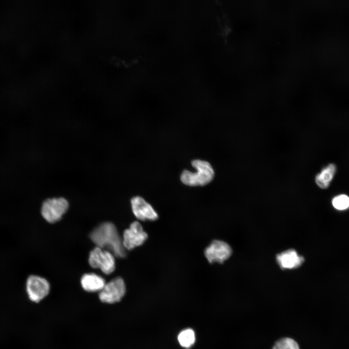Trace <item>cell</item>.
<instances>
[{
    "label": "cell",
    "instance_id": "5",
    "mask_svg": "<svg viewBox=\"0 0 349 349\" xmlns=\"http://www.w3.org/2000/svg\"><path fill=\"white\" fill-rule=\"evenodd\" d=\"M126 291L125 282L121 277H116L105 284L99 293V298L103 302L113 303L119 302Z\"/></svg>",
    "mask_w": 349,
    "mask_h": 349
},
{
    "label": "cell",
    "instance_id": "7",
    "mask_svg": "<svg viewBox=\"0 0 349 349\" xmlns=\"http://www.w3.org/2000/svg\"><path fill=\"white\" fill-rule=\"evenodd\" d=\"M49 290V284L45 278L36 275H31L28 278L26 291L32 301L39 302L48 295Z\"/></svg>",
    "mask_w": 349,
    "mask_h": 349
},
{
    "label": "cell",
    "instance_id": "13",
    "mask_svg": "<svg viewBox=\"0 0 349 349\" xmlns=\"http://www.w3.org/2000/svg\"><path fill=\"white\" fill-rule=\"evenodd\" d=\"M178 341L182 347L190 348L194 344L195 341L194 332L191 329L182 331L178 335Z\"/></svg>",
    "mask_w": 349,
    "mask_h": 349
},
{
    "label": "cell",
    "instance_id": "2",
    "mask_svg": "<svg viewBox=\"0 0 349 349\" xmlns=\"http://www.w3.org/2000/svg\"><path fill=\"white\" fill-rule=\"evenodd\" d=\"M196 172L184 171L180 176L183 183L190 186H204L212 181L214 172L210 164L205 160H193L191 162Z\"/></svg>",
    "mask_w": 349,
    "mask_h": 349
},
{
    "label": "cell",
    "instance_id": "14",
    "mask_svg": "<svg viewBox=\"0 0 349 349\" xmlns=\"http://www.w3.org/2000/svg\"><path fill=\"white\" fill-rule=\"evenodd\" d=\"M271 349H301L298 343L290 337L278 339L273 344Z\"/></svg>",
    "mask_w": 349,
    "mask_h": 349
},
{
    "label": "cell",
    "instance_id": "8",
    "mask_svg": "<svg viewBox=\"0 0 349 349\" xmlns=\"http://www.w3.org/2000/svg\"><path fill=\"white\" fill-rule=\"evenodd\" d=\"M204 253L209 263H222L231 255L232 249L225 242L215 240L206 248Z\"/></svg>",
    "mask_w": 349,
    "mask_h": 349
},
{
    "label": "cell",
    "instance_id": "15",
    "mask_svg": "<svg viewBox=\"0 0 349 349\" xmlns=\"http://www.w3.org/2000/svg\"><path fill=\"white\" fill-rule=\"evenodd\" d=\"M332 204L338 210H345L349 207V197L345 194L338 195L333 198Z\"/></svg>",
    "mask_w": 349,
    "mask_h": 349
},
{
    "label": "cell",
    "instance_id": "10",
    "mask_svg": "<svg viewBox=\"0 0 349 349\" xmlns=\"http://www.w3.org/2000/svg\"><path fill=\"white\" fill-rule=\"evenodd\" d=\"M276 260L282 269H292L300 267L304 259L295 250L289 249L278 254Z\"/></svg>",
    "mask_w": 349,
    "mask_h": 349
},
{
    "label": "cell",
    "instance_id": "3",
    "mask_svg": "<svg viewBox=\"0 0 349 349\" xmlns=\"http://www.w3.org/2000/svg\"><path fill=\"white\" fill-rule=\"evenodd\" d=\"M68 208L67 201L63 197L49 198L43 203L41 214L50 223L59 221Z\"/></svg>",
    "mask_w": 349,
    "mask_h": 349
},
{
    "label": "cell",
    "instance_id": "4",
    "mask_svg": "<svg viewBox=\"0 0 349 349\" xmlns=\"http://www.w3.org/2000/svg\"><path fill=\"white\" fill-rule=\"evenodd\" d=\"M89 263L92 268L99 269L106 274L112 272L115 268V259L112 253L98 247L90 252Z\"/></svg>",
    "mask_w": 349,
    "mask_h": 349
},
{
    "label": "cell",
    "instance_id": "12",
    "mask_svg": "<svg viewBox=\"0 0 349 349\" xmlns=\"http://www.w3.org/2000/svg\"><path fill=\"white\" fill-rule=\"evenodd\" d=\"M335 171L336 167L333 164H330L323 168L316 177L315 181L317 186L321 189L328 188Z\"/></svg>",
    "mask_w": 349,
    "mask_h": 349
},
{
    "label": "cell",
    "instance_id": "1",
    "mask_svg": "<svg viewBox=\"0 0 349 349\" xmlns=\"http://www.w3.org/2000/svg\"><path fill=\"white\" fill-rule=\"evenodd\" d=\"M90 237L97 247L109 250L115 256L124 257L126 255L122 238L112 223L104 222L100 224L91 232Z\"/></svg>",
    "mask_w": 349,
    "mask_h": 349
},
{
    "label": "cell",
    "instance_id": "6",
    "mask_svg": "<svg viewBox=\"0 0 349 349\" xmlns=\"http://www.w3.org/2000/svg\"><path fill=\"white\" fill-rule=\"evenodd\" d=\"M147 238L148 235L140 223L135 221L124 231L122 238L123 246L125 249L132 250L143 244Z\"/></svg>",
    "mask_w": 349,
    "mask_h": 349
},
{
    "label": "cell",
    "instance_id": "9",
    "mask_svg": "<svg viewBox=\"0 0 349 349\" xmlns=\"http://www.w3.org/2000/svg\"><path fill=\"white\" fill-rule=\"evenodd\" d=\"M132 210L135 217L139 220L155 221L158 218V215L151 205L140 196L131 199Z\"/></svg>",
    "mask_w": 349,
    "mask_h": 349
},
{
    "label": "cell",
    "instance_id": "11",
    "mask_svg": "<svg viewBox=\"0 0 349 349\" xmlns=\"http://www.w3.org/2000/svg\"><path fill=\"white\" fill-rule=\"evenodd\" d=\"M105 284L104 279L95 273L85 274L81 279L82 288L88 292L100 291Z\"/></svg>",
    "mask_w": 349,
    "mask_h": 349
}]
</instances>
